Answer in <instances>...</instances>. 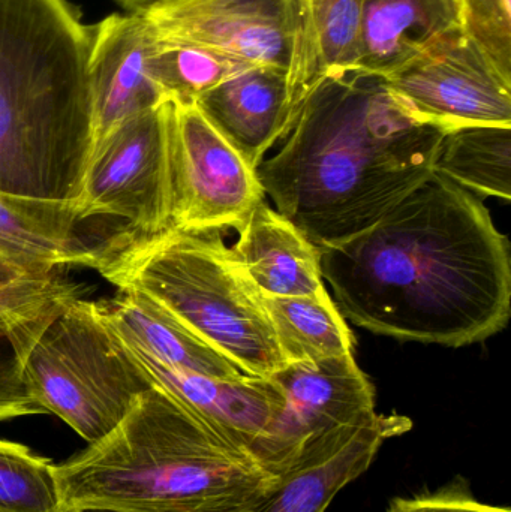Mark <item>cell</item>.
Segmentation results:
<instances>
[{
  "instance_id": "8992f818",
  "label": "cell",
  "mask_w": 511,
  "mask_h": 512,
  "mask_svg": "<svg viewBox=\"0 0 511 512\" xmlns=\"http://www.w3.org/2000/svg\"><path fill=\"white\" fill-rule=\"evenodd\" d=\"M24 379L45 414L62 418L89 445L110 435L155 387L98 301L81 297L39 334L24 361Z\"/></svg>"
},
{
  "instance_id": "484cf974",
  "label": "cell",
  "mask_w": 511,
  "mask_h": 512,
  "mask_svg": "<svg viewBox=\"0 0 511 512\" xmlns=\"http://www.w3.org/2000/svg\"><path fill=\"white\" fill-rule=\"evenodd\" d=\"M464 35L511 78V0H458Z\"/></svg>"
},
{
  "instance_id": "7402d4cb",
  "label": "cell",
  "mask_w": 511,
  "mask_h": 512,
  "mask_svg": "<svg viewBox=\"0 0 511 512\" xmlns=\"http://www.w3.org/2000/svg\"><path fill=\"white\" fill-rule=\"evenodd\" d=\"M263 304L285 366L353 354V334L326 288L299 297L263 295Z\"/></svg>"
},
{
  "instance_id": "d4e9b609",
  "label": "cell",
  "mask_w": 511,
  "mask_h": 512,
  "mask_svg": "<svg viewBox=\"0 0 511 512\" xmlns=\"http://www.w3.org/2000/svg\"><path fill=\"white\" fill-rule=\"evenodd\" d=\"M0 512H68L56 465L0 439Z\"/></svg>"
},
{
  "instance_id": "8fae6325",
  "label": "cell",
  "mask_w": 511,
  "mask_h": 512,
  "mask_svg": "<svg viewBox=\"0 0 511 512\" xmlns=\"http://www.w3.org/2000/svg\"><path fill=\"white\" fill-rule=\"evenodd\" d=\"M156 38L287 71L288 0H167L141 12Z\"/></svg>"
},
{
  "instance_id": "5bb4252c",
  "label": "cell",
  "mask_w": 511,
  "mask_h": 512,
  "mask_svg": "<svg viewBox=\"0 0 511 512\" xmlns=\"http://www.w3.org/2000/svg\"><path fill=\"white\" fill-rule=\"evenodd\" d=\"M194 105L254 170L287 138L300 113L287 71L272 66H251L198 96Z\"/></svg>"
},
{
  "instance_id": "ac0fdd59",
  "label": "cell",
  "mask_w": 511,
  "mask_h": 512,
  "mask_svg": "<svg viewBox=\"0 0 511 512\" xmlns=\"http://www.w3.org/2000/svg\"><path fill=\"white\" fill-rule=\"evenodd\" d=\"M234 255L261 295L299 297L324 286L320 249L266 201L258 204L239 231Z\"/></svg>"
},
{
  "instance_id": "e0dca14e",
  "label": "cell",
  "mask_w": 511,
  "mask_h": 512,
  "mask_svg": "<svg viewBox=\"0 0 511 512\" xmlns=\"http://www.w3.org/2000/svg\"><path fill=\"white\" fill-rule=\"evenodd\" d=\"M288 11V87L302 110L324 75L359 63L363 0H288Z\"/></svg>"
},
{
  "instance_id": "277c9868",
  "label": "cell",
  "mask_w": 511,
  "mask_h": 512,
  "mask_svg": "<svg viewBox=\"0 0 511 512\" xmlns=\"http://www.w3.org/2000/svg\"><path fill=\"white\" fill-rule=\"evenodd\" d=\"M56 474L68 512H248L282 481L156 385Z\"/></svg>"
},
{
  "instance_id": "f1b7e54d",
  "label": "cell",
  "mask_w": 511,
  "mask_h": 512,
  "mask_svg": "<svg viewBox=\"0 0 511 512\" xmlns=\"http://www.w3.org/2000/svg\"><path fill=\"white\" fill-rule=\"evenodd\" d=\"M126 12H144L167 0H116Z\"/></svg>"
},
{
  "instance_id": "d6986e66",
  "label": "cell",
  "mask_w": 511,
  "mask_h": 512,
  "mask_svg": "<svg viewBox=\"0 0 511 512\" xmlns=\"http://www.w3.org/2000/svg\"><path fill=\"white\" fill-rule=\"evenodd\" d=\"M98 303L108 324L129 349L162 366L209 378L248 376L170 313L138 292L117 289L113 298Z\"/></svg>"
},
{
  "instance_id": "83f0119b",
  "label": "cell",
  "mask_w": 511,
  "mask_h": 512,
  "mask_svg": "<svg viewBox=\"0 0 511 512\" xmlns=\"http://www.w3.org/2000/svg\"><path fill=\"white\" fill-rule=\"evenodd\" d=\"M24 276H42V274L29 273L26 268L21 267L17 262L0 255V289L6 288V286L17 282L18 279Z\"/></svg>"
},
{
  "instance_id": "4316f807",
  "label": "cell",
  "mask_w": 511,
  "mask_h": 512,
  "mask_svg": "<svg viewBox=\"0 0 511 512\" xmlns=\"http://www.w3.org/2000/svg\"><path fill=\"white\" fill-rule=\"evenodd\" d=\"M387 512H510V510L477 501L471 495L467 484L458 480L437 492L395 499Z\"/></svg>"
},
{
  "instance_id": "7a4b0ae2",
  "label": "cell",
  "mask_w": 511,
  "mask_h": 512,
  "mask_svg": "<svg viewBox=\"0 0 511 512\" xmlns=\"http://www.w3.org/2000/svg\"><path fill=\"white\" fill-rule=\"evenodd\" d=\"M447 132L416 116L383 75L336 69L255 173L276 210L321 249L362 233L429 179Z\"/></svg>"
},
{
  "instance_id": "6da1fadb",
  "label": "cell",
  "mask_w": 511,
  "mask_h": 512,
  "mask_svg": "<svg viewBox=\"0 0 511 512\" xmlns=\"http://www.w3.org/2000/svg\"><path fill=\"white\" fill-rule=\"evenodd\" d=\"M323 279L357 327L461 348L511 313L509 240L473 192L434 173L362 233L320 249Z\"/></svg>"
},
{
  "instance_id": "603a6c76",
  "label": "cell",
  "mask_w": 511,
  "mask_h": 512,
  "mask_svg": "<svg viewBox=\"0 0 511 512\" xmlns=\"http://www.w3.org/2000/svg\"><path fill=\"white\" fill-rule=\"evenodd\" d=\"M434 173L483 197L511 198V126H464L447 132Z\"/></svg>"
},
{
  "instance_id": "7c38bea8",
  "label": "cell",
  "mask_w": 511,
  "mask_h": 512,
  "mask_svg": "<svg viewBox=\"0 0 511 512\" xmlns=\"http://www.w3.org/2000/svg\"><path fill=\"white\" fill-rule=\"evenodd\" d=\"M128 236L111 219L86 218L78 203L0 194V255L32 274L66 265L98 268Z\"/></svg>"
},
{
  "instance_id": "30bf717a",
  "label": "cell",
  "mask_w": 511,
  "mask_h": 512,
  "mask_svg": "<svg viewBox=\"0 0 511 512\" xmlns=\"http://www.w3.org/2000/svg\"><path fill=\"white\" fill-rule=\"evenodd\" d=\"M420 119L452 129L511 126V78L455 30L383 75Z\"/></svg>"
},
{
  "instance_id": "4fadbf2b",
  "label": "cell",
  "mask_w": 511,
  "mask_h": 512,
  "mask_svg": "<svg viewBox=\"0 0 511 512\" xmlns=\"http://www.w3.org/2000/svg\"><path fill=\"white\" fill-rule=\"evenodd\" d=\"M87 27L95 144L125 120L168 101L150 71L155 33L141 12L113 14Z\"/></svg>"
},
{
  "instance_id": "cb8c5ba5",
  "label": "cell",
  "mask_w": 511,
  "mask_h": 512,
  "mask_svg": "<svg viewBox=\"0 0 511 512\" xmlns=\"http://www.w3.org/2000/svg\"><path fill=\"white\" fill-rule=\"evenodd\" d=\"M248 68V63L156 36L150 56L153 80L165 99L176 104H194L198 96Z\"/></svg>"
},
{
  "instance_id": "ffe728a7",
  "label": "cell",
  "mask_w": 511,
  "mask_h": 512,
  "mask_svg": "<svg viewBox=\"0 0 511 512\" xmlns=\"http://www.w3.org/2000/svg\"><path fill=\"white\" fill-rule=\"evenodd\" d=\"M410 421L402 417H384L380 423L357 433L336 453L306 460L282 478L278 489L248 512H326L333 499L365 474L384 441L405 432ZM71 512H126L102 508H78Z\"/></svg>"
},
{
  "instance_id": "9c48e42d",
  "label": "cell",
  "mask_w": 511,
  "mask_h": 512,
  "mask_svg": "<svg viewBox=\"0 0 511 512\" xmlns=\"http://www.w3.org/2000/svg\"><path fill=\"white\" fill-rule=\"evenodd\" d=\"M170 173V230L239 231L266 197L254 168L194 104L173 102Z\"/></svg>"
},
{
  "instance_id": "9a60e30c",
  "label": "cell",
  "mask_w": 511,
  "mask_h": 512,
  "mask_svg": "<svg viewBox=\"0 0 511 512\" xmlns=\"http://www.w3.org/2000/svg\"><path fill=\"white\" fill-rule=\"evenodd\" d=\"M132 354L143 364L153 385L182 403L207 426L248 448L257 457L270 427L284 408L281 390L270 376L209 378L162 366L135 351Z\"/></svg>"
},
{
  "instance_id": "ba28073f",
  "label": "cell",
  "mask_w": 511,
  "mask_h": 512,
  "mask_svg": "<svg viewBox=\"0 0 511 512\" xmlns=\"http://www.w3.org/2000/svg\"><path fill=\"white\" fill-rule=\"evenodd\" d=\"M173 102L131 117L93 144L78 206L111 219L129 237L171 228L170 137Z\"/></svg>"
},
{
  "instance_id": "5b68a950",
  "label": "cell",
  "mask_w": 511,
  "mask_h": 512,
  "mask_svg": "<svg viewBox=\"0 0 511 512\" xmlns=\"http://www.w3.org/2000/svg\"><path fill=\"white\" fill-rule=\"evenodd\" d=\"M221 233L128 237L96 270L119 291L149 298L245 375L269 378L285 363L263 295Z\"/></svg>"
},
{
  "instance_id": "52a82bcc",
  "label": "cell",
  "mask_w": 511,
  "mask_h": 512,
  "mask_svg": "<svg viewBox=\"0 0 511 512\" xmlns=\"http://www.w3.org/2000/svg\"><path fill=\"white\" fill-rule=\"evenodd\" d=\"M270 378L281 390L284 408L257 457L275 477L341 450L383 418L375 411L374 385L354 354L287 364Z\"/></svg>"
},
{
  "instance_id": "3957f363",
  "label": "cell",
  "mask_w": 511,
  "mask_h": 512,
  "mask_svg": "<svg viewBox=\"0 0 511 512\" xmlns=\"http://www.w3.org/2000/svg\"><path fill=\"white\" fill-rule=\"evenodd\" d=\"M89 48L66 0H0V194L80 201L95 138Z\"/></svg>"
},
{
  "instance_id": "2e32d148",
  "label": "cell",
  "mask_w": 511,
  "mask_h": 512,
  "mask_svg": "<svg viewBox=\"0 0 511 512\" xmlns=\"http://www.w3.org/2000/svg\"><path fill=\"white\" fill-rule=\"evenodd\" d=\"M81 291L57 271L0 289V421L45 414L27 387L24 361L42 330Z\"/></svg>"
},
{
  "instance_id": "44dd1931",
  "label": "cell",
  "mask_w": 511,
  "mask_h": 512,
  "mask_svg": "<svg viewBox=\"0 0 511 512\" xmlns=\"http://www.w3.org/2000/svg\"><path fill=\"white\" fill-rule=\"evenodd\" d=\"M459 29L458 0H363L357 68L389 74Z\"/></svg>"
}]
</instances>
